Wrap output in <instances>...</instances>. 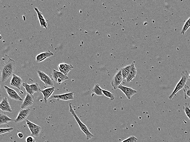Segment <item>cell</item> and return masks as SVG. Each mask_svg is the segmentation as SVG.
<instances>
[{
	"label": "cell",
	"instance_id": "obj_1",
	"mask_svg": "<svg viewBox=\"0 0 190 142\" xmlns=\"http://www.w3.org/2000/svg\"><path fill=\"white\" fill-rule=\"evenodd\" d=\"M15 60L10 58L3 64L1 69V76L2 82H5L10 77L13 76L15 70Z\"/></svg>",
	"mask_w": 190,
	"mask_h": 142
},
{
	"label": "cell",
	"instance_id": "obj_2",
	"mask_svg": "<svg viewBox=\"0 0 190 142\" xmlns=\"http://www.w3.org/2000/svg\"><path fill=\"white\" fill-rule=\"evenodd\" d=\"M69 108L70 113H71V115L74 118L75 121H76L77 123H78V125L80 126L81 131L85 134L86 139L89 140L92 138L95 137V136L90 132L87 126L82 123V121L80 120L78 117L76 115L74 110L72 109V104H71V103H69Z\"/></svg>",
	"mask_w": 190,
	"mask_h": 142
},
{
	"label": "cell",
	"instance_id": "obj_3",
	"mask_svg": "<svg viewBox=\"0 0 190 142\" xmlns=\"http://www.w3.org/2000/svg\"><path fill=\"white\" fill-rule=\"evenodd\" d=\"M181 78L180 80L178 82L176 86L174 89L172 93L169 96V98L171 100L173 98V97L180 90L184 89V87L186 85V82L189 80V74L187 70H184L181 72Z\"/></svg>",
	"mask_w": 190,
	"mask_h": 142
},
{
	"label": "cell",
	"instance_id": "obj_4",
	"mask_svg": "<svg viewBox=\"0 0 190 142\" xmlns=\"http://www.w3.org/2000/svg\"><path fill=\"white\" fill-rule=\"evenodd\" d=\"M26 123L28 129L30 131L32 136L39 137L41 130V127L28 120H26Z\"/></svg>",
	"mask_w": 190,
	"mask_h": 142
},
{
	"label": "cell",
	"instance_id": "obj_5",
	"mask_svg": "<svg viewBox=\"0 0 190 142\" xmlns=\"http://www.w3.org/2000/svg\"><path fill=\"white\" fill-rule=\"evenodd\" d=\"M51 75L54 80L59 84H60L64 81L69 79V77L65 75L62 72L55 69H53L52 70Z\"/></svg>",
	"mask_w": 190,
	"mask_h": 142
},
{
	"label": "cell",
	"instance_id": "obj_6",
	"mask_svg": "<svg viewBox=\"0 0 190 142\" xmlns=\"http://www.w3.org/2000/svg\"><path fill=\"white\" fill-rule=\"evenodd\" d=\"M37 73L39 78L45 84L46 86L51 87L53 86V81L52 79L48 75L40 70H37Z\"/></svg>",
	"mask_w": 190,
	"mask_h": 142
},
{
	"label": "cell",
	"instance_id": "obj_7",
	"mask_svg": "<svg viewBox=\"0 0 190 142\" xmlns=\"http://www.w3.org/2000/svg\"><path fill=\"white\" fill-rule=\"evenodd\" d=\"M123 77L122 74L121 69L117 72V73L114 75L111 81V85L114 89L116 90L118 89V87L122 82Z\"/></svg>",
	"mask_w": 190,
	"mask_h": 142
},
{
	"label": "cell",
	"instance_id": "obj_8",
	"mask_svg": "<svg viewBox=\"0 0 190 142\" xmlns=\"http://www.w3.org/2000/svg\"><path fill=\"white\" fill-rule=\"evenodd\" d=\"M4 87L8 95V97L16 101H23V99L15 90L7 86H5Z\"/></svg>",
	"mask_w": 190,
	"mask_h": 142
},
{
	"label": "cell",
	"instance_id": "obj_9",
	"mask_svg": "<svg viewBox=\"0 0 190 142\" xmlns=\"http://www.w3.org/2000/svg\"><path fill=\"white\" fill-rule=\"evenodd\" d=\"M118 89L122 91L128 100H130L132 97L137 92V91L132 88L124 86L121 84L118 87Z\"/></svg>",
	"mask_w": 190,
	"mask_h": 142
},
{
	"label": "cell",
	"instance_id": "obj_10",
	"mask_svg": "<svg viewBox=\"0 0 190 142\" xmlns=\"http://www.w3.org/2000/svg\"><path fill=\"white\" fill-rule=\"evenodd\" d=\"M74 92H71L62 94L56 95H52L51 97L52 98L57 99L58 101L59 100L63 101H72L74 100Z\"/></svg>",
	"mask_w": 190,
	"mask_h": 142
},
{
	"label": "cell",
	"instance_id": "obj_11",
	"mask_svg": "<svg viewBox=\"0 0 190 142\" xmlns=\"http://www.w3.org/2000/svg\"><path fill=\"white\" fill-rule=\"evenodd\" d=\"M30 112V109H21L19 111L18 115L16 117V118L15 120V122L16 123H20L24 121L29 115Z\"/></svg>",
	"mask_w": 190,
	"mask_h": 142
},
{
	"label": "cell",
	"instance_id": "obj_12",
	"mask_svg": "<svg viewBox=\"0 0 190 142\" xmlns=\"http://www.w3.org/2000/svg\"><path fill=\"white\" fill-rule=\"evenodd\" d=\"M23 84V81L21 78L16 75L13 74L10 83V85L19 89L21 88Z\"/></svg>",
	"mask_w": 190,
	"mask_h": 142
},
{
	"label": "cell",
	"instance_id": "obj_13",
	"mask_svg": "<svg viewBox=\"0 0 190 142\" xmlns=\"http://www.w3.org/2000/svg\"><path fill=\"white\" fill-rule=\"evenodd\" d=\"M34 97L31 95L26 93V97L24 98L21 106V109H26V108L31 106L34 104Z\"/></svg>",
	"mask_w": 190,
	"mask_h": 142
},
{
	"label": "cell",
	"instance_id": "obj_14",
	"mask_svg": "<svg viewBox=\"0 0 190 142\" xmlns=\"http://www.w3.org/2000/svg\"><path fill=\"white\" fill-rule=\"evenodd\" d=\"M74 67L71 64H67L62 63L58 65V69L59 71L62 72L65 75L67 76L68 73Z\"/></svg>",
	"mask_w": 190,
	"mask_h": 142
},
{
	"label": "cell",
	"instance_id": "obj_15",
	"mask_svg": "<svg viewBox=\"0 0 190 142\" xmlns=\"http://www.w3.org/2000/svg\"><path fill=\"white\" fill-rule=\"evenodd\" d=\"M0 109L1 110L4 112L11 113L13 111L7 98H3L2 99L0 103Z\"/></svg>",
	"mask_w": 190,
	"mask_h": 142
},
{
	"label": "cell",
	"instance_id": "obj_16",
	"mask_svg": "<svg viewBox=\"0 0 190 142\" xmlns=\"http://www.w3.org/2000/svg\"><path fill=\"white\" fill-rule=\"evenodd\" d=\"M54 54L50 50L46 52H44L41 53L36 56L35 61L37 62H41L46 60L49 57L53 56Z\"/></svg>",
	"mask_w": 190,
	"mask_h": 142
},
{
	"label": "cell",
	"instance_id": "obj_17",
	"mask_svg": "<svg viewBox=\"0 0 190 142\" xmlns=\"http://www.w3.org/2000/svg\"><path fill=\"white\" fill-rule=\"evenodd\" d=\"M55 91V87H54L46 88L45 89L41 90V92L43 95L45 103H47L48 98L52 95Z\"/></svg>",
	"mask_w": 190,
	"mask_h": 142
},
{
	"label": "cell",
	"instance_id": "obj_18",
	"mask_svg": "<svg viewBox=\"0 0 190 142\" xmlns=\"http://www.w3.org/2000/svg\"><path fill=\"white\" fill-rule=\"evenodd\" d=\"M34 10L37 13V16H38V19H39V23L41 26L42 28L47 29V20L44 17L42 13L39 10L37 7H34Z\"/></svg>",
	"mask_w": 190,
	"mask_h": 142
},
{
	"label": "cell",
	"instance_id": "obj_19",
	"mask_svg": "<svg viewBox=\"0 0 190 142\" xmlns=\"http://www.w3.org/2000/svg\"><path fill=\"white\" fill-rule=\"evenodd\" d=\"M137 73V69H136L134 63H132V66L131 68L130 71H129V74L126 78V81L127 82H130L132 81L133 79L135 78L136 75Z\"/></svg>",
	"mask_w": 190,
	"mask_h": 142
},
{
	"label": "cell",
	"instance_id": "obj_20",
	"mask_svg": "<svg viewBox=\"0 0 190 142\" xmlns=\"http://www.w3.org/2000/svg\"><path fill=\"white\" fill-rule=\"evenodd\" d=\"M15 121V120L12 119L9 117L4 113L0 114V125L7 124L10 122Z\"/></svg>",
	"mask_w": 190,
	"mask_h": 142
},
{
	"label": "cell",
	"instance_id": "obj_21",
	"mask_svg": "<svg viewBox=\"0 0 190 142\" xmlns=\"http://www.w3.org/2000/svg\"><path fill=\"white\" fill-rule=\"evenodd\" d=\"M132 66V64L126 66V67H124L123 68L121 69L123 79H126L127 78L128 74H129V71H130Z\"/></svg>",
	"mask_w": 190,
	"mask_h": 142
},
{
	"label": "cell",
	"instance_id": "obj_22",
	"mask_svg": "<svg viewBox=\"0 0 190 142\" xmlns=\"http://www.w3.org/2000/svg\"><path fill=\"white\" fill-rule=\"evenodd\" d=\"M92 91L95 95H96L98 96H102L103 95V89H101V88L100 87L99 84H95L92 89Z\"/></svg>",
	"mask_w": 190,
	"mask_h": 142
},
{
	"label": "cell",
	"instance_id": "obj_23",
	"mask_svg": "<svg viewBox=\"0 0 190 142\" xmlns=\"http://www.w3.org/2000/svg\"><path fill=\"white\" fill-rule=\"evenodd\" d=\"M183 109L186 115L190 121V105L188 103H186L183 106Z\"/></svg>",
	"mask_w": 190,
	"mask_h": 142
},
{
	"label": "cell",
	"instance_id": "obj_24",
	"mask_svg": "<svg viewBox=\"0 0 190 142\" xmlns=\"http://www.w3.org/2000/svg\"><path fill=\"white\" fill-rule=\"evenodd\" d=\"M190 27V17L188 19L186 20L184 24L183 27H182L181 33L182 35H184L188 29L189 27Z\"/></svg>",
	"mask_w": 190,
	"mask_h": 142
},
{
	"label": "cell",
	"instance_id": "obj_25",
	"mask_svg": "<svg viewBox=\"0 0 190 142\" xmlns=\"http://www.w3.org/2000/svg\"><path fill=\"white\" fill-rule=\"evenodd\" d=\"M184 92V98L185 100L190 98V87L187 85H186L183 89Z\"/></svg>",
	"mask_w": 190,
	"mask_h": 142
},
{
	"label": "cell",
	"instance_id": "obj_26",
	"mask_svg": "<svg viewBox=\"0 0 190 142\" xmlns=\"http://www.w3.org/2000/svg\"><path fill=\"white\" fill-rule=\"evenodd\" d=\"M22 86L25 88L27 93H28V94L31 95H33L34 92L32 88H31L30 85L28 84L27 83H23Z\"/></svg>",
	"mask_w": 190,
	"mask_h": 142
},
{
	"label": "cell",
	"instance_id": "obj_27",
	"mask_svg": "<svg viewBox=\"0 0 190 142\" xmlns=\"http://www.w3.org/2000/svg\"><path fill=\"white\" fill-rule=\"evenodd\" d=\"M103 95L105 97L109 98L111 101H114V99H115V96H114V94L111 92L106 90L103 89Z\"/></svg>",
	"mask_w": 190,
	"mask_h": 142
},
{
	"label": "cell",
	"instance_id": "obj_28",
	"mask_svg": "<svg viewBox=\"0 0 190 142\" xmlns=\"http://www.w3.org/2000/svg\"><path fill=\"white\" fill-rule=\"evenodd\" d=\"M30 86L32 89L33 91H34V93L41 92V89L39 84L37 83L32 84H30Z\"/></svg>",
	"mask_w": 190,
	"mask_h": 142
},
{
	"label": "cell",
	"instance_id": "obj_29",
	"mask_svg": "<svg viewBox=\"0 0 190 142\" xmlns=\"http://www.w3.org/2000/svg\"><path fill=\"white\" fill-rule=\"evenodd\" d=\"M138 139L135 136H130L121 142H137Z\"/></svg>",
	"mask_w": 190,
	"mask_h": 142
},
{
	"label": "cell",
	"instance_id": "obj_30",
	"mask_svg": "<svg viewBox=\"0 0 190 142\" xmlns=\"http://www.w3.org/2000/svg\"><path fill=\"white\" fill-rule=\"evenodd\" d=\"M14 129V128L13 127L9 128H1L0 129V134H4L5 133L10 132H12L13 130Z\"/></svg>",
	"mask_w": 190,
	"mask_h": 142
},
{
	"label": "cell",
	"instance_id": "obj_31",
	"mask_svg": "<svg viewBox=\"0 0 190 142\" xmlns=\"http://www.w3.org/2000/svg\"><path fill=\"white\" fill-rule=\"evenodd\" d=\"M26 142H35V140L33 136H29L26 138Z\"/></svg>",
	"mask_w": 190,
	"mask_h": 142
},
{
	"label": "cell",
	"instance_id": "obj_32",
	"mask_svg": "<svg viewBox=\"0 0 190 142\" xmlns=\"http://www.w3.org/2000/svg\"><path fill=\"white\" fill-rule=\"evenodd\" d=\"M17 136L20 138H22L24 137V134L21 132H19L17 134Z\"/></svg>",
	"mask_w": 190,
	"mask_h": 142
},
{
	"label": "cell",
	"instance_id": "obj_33",
	"mask_svg": "<svg viewBox=\"0 0 190 142\" xmlns=\"http://www.w3.org/2000/svg\"><path fill=\"white\" fill-rule=\"evenodd\" d=\"M189 80L190 81V74H189Z\"/></svg>",
	"mask_w": 190,
	"mask_h": 142
}]
</instances>
